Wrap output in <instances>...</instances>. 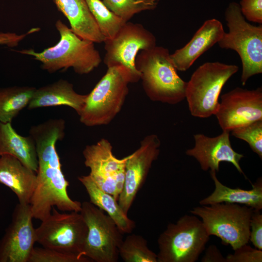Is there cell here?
<instances>
[{
	"label": "cell",
	"instance_id": "obj_28",
	"mask_svg": "<svg viewBox=\"0 0 262 262\" xmlns=\"http://www.w3.org/2000/svg\"><path fill=\"white\" fill-rule=\"evenodd\" d=\"M231 135L246 141L252 150L262 159V120L236 128Z\"/></svg>",
	"mask_w": 262,
	"mask_h": 262
},
{
	"label": "cell",
	"instance_id": "obj_7",
	"mask_svg": "<svg viewBox=\"0 0 262 262\" xmlns=\"http://www.w3.org/2000/svg\"><path fill=\"white\" fill-rule=\"evenodd\" d=\"M210 235L197 216L185 214L169 224L158 239V262H195Z\"/></svg>",
	"mask_w": 262,
	"mask_h": 262
},
{
	"label": "cell",
	"instance_id": "obj_32",
	"mask_svg": "<svg viewBox=\"0 0 262 262\" xmlns=\"http://www.w3.org/2000/svg\"><path fill=\"white\" fill-rule=\"evenodd\" d=\"M260 211L253 209L250 221L249 241L255 248L262 250V214Z\"/></svg>",
	"mask_w": 262,
	"mask_h": 262
},
{
	"label": "cell",
	"instance_id": "obj_13",
	"mask_svg": "<svg viewBox=\"0 0 262 262\" xmlns=\"http://www.w3.org/2000/svg\"><path fill=\"white\" fill-rule=\"evenodd\" d=\"M215 115L223 131L232 130L262 120V88L236 87L221 96Z\"/></svg>",
	"mask_w": 262,
	"mask_h": 262
},
{
	"label": "cell",
	"instance_id": "obj_31",
	"mask_svg": "<svg viewBox=\"0 0 262 262\" xmlns=\"http://www.w3.org/2000/svg\"><path fill=\"white\" fill-rule=\"evenodd\" d=\"M239 6L247 20L262 24V0H241Z\"/></svg>",
	"mask_w": 262,
	"mask_h": 262
},
{
	"label": "cell",
	"instance_id": "obj_11",
	"mask_svg": "<svg viewBox=\"0 0 262 262\" xmlns=\"http://www.w3.org/2000/svg\"><path fill=\"white\" fill-rule=\"evenodd\" d=\"M106 51L103 62L107 68L122 66L126 68L137 82L140 74L135 66V59L142 50L156 46L154 34L142 24L126 22L111 39L104 42Z\"/></svg>",
	"mask_w": 262,
	"mask_h": 262
},
{
	"label": "cell",
	"instance_id": "obj_30",
	"mask_svg": "<svg viewBox=\"0 0 262 262\" xmlns=\"http://www.w3.org/2000/svg\"><path fill=\"white\" fill-rule=\"evenodd\" d=\"M226 257L227 262H262V250L252 248L247 244L234 250Z\"/></svg>",
	"mask_w": 262,
	"mask_h": 262
},
{
	"label": "cell",
	"instance_id": "obj_1",
	"mask_svg": "<svg viewBox=\"0 0 262 262\" xmlns=\"http://www.w3.org/2000/svg\"><path fill=\"white\" fill-rule=\"evenodd\" d=\"M36 153V184L30 203L33 218L44 220L55 206L62 212H80L82 203L68 195L69 182L62 172L56 147L38 149Z\"/></svg>",
	"mask_w": 262,
	"mask_h": 262
},
{
	"label": "cell",
	"instance_id": "obj_6",
	"mask_svg": "<svg viewBox=\"0 0 262 262\" xmlns=\"http://www.w3.org/2000/svg\"><path fill=\"white\" fill-rule=\"evenodd\" d=\"M238 70L236 65L219 62L200 66L186 84L185 98L191 115L202 118L215 115L224 85Z\"/></svg>",
	"mask_w": 262,
	"mask_h": 262
},
{
	"label": "cell",
	"instance_id": "obj_15",
	"mask_svg": "<svg viewBox=\"0 0 262 262\" xmlns=\"http://www.w3.org/2000/svg\"><path fill=\"white\" fill-rule=\"evenodd\" d=\"M31 207L18 203L11 223L0 242V262H28L36 242Z\"/></svg>",
	"mask_w": 262,
	"mask_h": 262
},
{
	"label": "cell",
	"instance_id": "obj_26",
	"mask_svg": "<svg viewBox=\"0 0 262 262\" xmlns=\"http://www.w3.org/2000/svg\"><path fill=\"white\" fill-rule=\"evenodd\" d=\"M101 34L106 39H112L127 22L110 11L101 0H86Z\"/></svg>",
	"mask_w": 262,
	"mask_h": 262
},
{
	"label": "cell",
	"instance_id": "obj_18",
	"mask_svg": "<svg viewBox=\"0 0 262 262\" xmlns=\"http://www.w3.org/2000/svg\"><path fill=\"white\" fill-rule=\"evenodd\" d=\"M36 174L15 157L3 154L0 157V183L16 196L19 203L30 204L36 184Z\"/></svg>",
	"mask_w": 262,
	"mask_h": 262
},
{
	"label": "cell",
	"instance_id": "obj_20",
	"mask_svg": "<svg viewBox=\"0 0 262 262\" xmlns=\"http://www.w3.org/2000/svg\"><path fill=\"white\" fill-rule=\"evenodd\" d=\"M57 9L68 20L71 30L80 37L94 43L106 38L89 10L86 0H53Z\"/></svg>",
	"mask_w": 262,
	"mask_h": 262
},
{
	"label": "cell",
	"instance_id": "obj_21",
	"mask_svg": "<svg viewBox=\"0 0 262 262\" xmlns=\"http://www.w3.org/2000/svg\"><path fill=\"white\" fill-rule=\"evenodd\" d=\"M215 189L208 196L199 201L201 205L220 203H236L250 207L254 210L262 209V179L260 178L250 190L231 188L223 184L216 177V172L210 171Z\"/></svg>",
	"mask_w": 262,
	"mask_h": 262
},
{
	"label": "cell",
	"instance_id": "obj_33",
	"mask_svg": "<svg viewBox=\"0 0 262 262\" xmlns=\"http://www.w3.org/2000/svg\"><path fill=\"white\" fill-rule=\"evenodd\" d=\"M202 262H227L226 259L221 254L217 246L212 245L206 249L201 259Z\"/></svg>",
	"mask_w": 262,
	"mask_h": 262
},
{
	"label": "cell",
	"instance_id": "obj_14",
	"mask_svg": "<svg viewBox=\"0 0 262 262\" xmlns=\"http://www.w3.org/2000/svg\"><path fill=\"white\" fill-rule=\"evenodd\" d=\"M161 141L156 134L145 136L139 147L128 156L125 164V181L117 202L128 214L136 196L145 183L152 163L160 154Z\"/></svg>",
	"mask_w": 262,
	"mask_h": 262
},
{
	"label": "cell",
	"instance_id": "obj_5",
	"mask_svg": "<svg viewBox=\"0 0 262 262\" xmlns=\"http://www.w3.org/2000/svg\"><path fill=\"white\" fill-rule=\"evenodd\" d=\"M229 29L218 42L220 48L235 51L242 64L241 82L245 85L252 76L262 73V25L246 21L239 4L230 2L225 13Z\"/></svg>",
	"mask_w": 262,
	"mask_h": 262
},
{
	"label": "cell",
	"instance_id": "obj_9",
	"mask_svg": "<svg viewBox=\"0 0 262 262\" xmlns=\"http://www.w3.org/2000/svg\"><path fill=\"white\" fill-rule=\"evenodd\" d=\"M82 214L87 228L82 256L95 262H116L123 233L114 221L90 201L82 203Z\"/></svg>",
	"mask_w": 262,
	"mask_h": 262
},
{
	"label": "cell",
	"instance_id": "obj_29",
	"mask_svg": "<svg viewBox=\"0 0 262 262\" xmlns=\"http://www.w3.org/2000/svg\"><path fill=\"white\" fill-rule=\"evenodd\" d=\"M85 257L44 247H33L28 262H90Z\"/></svg>",
	"mask_w": 262,
	"mask_h": 262
},
{
	"label": "cell",
	"instance_id": "obj_17",
	"mask_svg": "<svg viewBox=\"0 0 262 262\" xmlns=\"http://www.w3.org/2000/svg\"><path fill=\"white\" fill-rule=\"evenodd\" d=\"M224 32L219 20L213 18L205 21L188 43L170 54L176 69L181 71L188 69L198 58L218 43Z\"/></svg>",
	"mask_w": 262,
	"mask_h": 262
},
{
	"label": "cell",
	"instance_id": "obj_2",
	"mask_svg": "<svg viewBox=\"0 0 262 262\" xmlns=\"http://www.w3.org/2000/svg\"><path fill=\"white\" fill-rule=\"evenodd\" d=\"M55 27L60 39L54 46L41 52L32 49L18 52L33 56L49 73L71 67L77 74H87L99 66L102 59L94 42L80 37L61 20L56 21Z\"/></svg>",
	"mask_w": 262,
	"mask_h": 262
},
{
	"label": "cell",
	"instance_id": "obj_24",
	"mask_svg": "<svg viewBox=\"0 0 262 262\" xmlns=\"http://www.w3.org/2000/svg\"><path fill=\"white\" fill-rule=\"evenodd\" d=\"M36 88L13 86L0 89V122L11 123L27 107Z\"/></svg>",
	"mask_w": 262,
	"mask_h": 262
},
{
	"label": "cell",
	"instance_id": "obj_22",
	"mask_svg": "<svg viewBox=\"0 0 262 262\" xmlns=\"http://www.w3.org/2000/svg\"><path fill=\"white\" fill-rule=\"evenodd\" d=\"M12 155L24 165L35 173L38 167V161L35 144L29 135L23 136L13 128L11 123L0 122V156Z\"/></svg>",
	"mask_w": 262,
	"mask_h": 262
},
{
	"label": "cell",
	"instance_id": "obj_16",
	"mask_svg": "<svg viewBox=\"0 0 262 262\" xmlns=\"http://www.w3.org/2000/svg\"><path fill=\"white\" fill-rule=\"evenodd\" d=\"M194 147L186 150L185 153L196 159L202 170L218 172L220 163L226 162L232 164L246 177L240 165L244 156L232 148L229 131H223L222 133L214 137L198 133L194 135Z\"/></svg>",
	"mask_w": 262,
	"mask_h": 262
},
{
	"label": "cell",
	"instance_id": "obj_3",
	"mask_svg": "<svg viewBox=\"0 0 262 262\" xmlns=\"http://www.w3.org/2000/svg\"><path fill=\"white\" fill-rule=\"evenodd\" d=\"M167 49L156 46L135 59L143 90L153 101L177 104L185 98L187 82L178 75Z\"/></svg>",
	"mask_w": 262,
	"mask_h": 262
},
{
	"label": "cell",
	"instance_id": "obj_23",
	"mask_svg": "<svg viewBox=\"0 0 262 262\" xmlns=\"http://www.w3.org/2000/svg\"><path fill=\"white\" fill-rule=\"evenodd\" d=\"M78 179L85 187L90 202L108 215L123 234L131 233L135 227V223L123 212L117 200L98 187L88 175L80 176Z\"/></svg>",
	"mask_w": 262,
	"mask_h": 262
},
{
	"label": "cell",
	"instance_id": "obj_34",
	"mask_svg": "<svg viewBox=\"0 0 262 262\" xmlns=\"http://www.w3.org/2000/svg\"><path fill=\"white\" fill-rule=\"evenodd\" d=\"M29 33L21 35H18L14 33H0V44H5L9 46L16 45L18 42L22 39Z\"/></svg>",
	"mask_w": 262,
	"mask_h": 262
},
{
	"label": "cell",
	"instance_id": "obj_27",
	"mask_svg": "<svg viewBox=\"0 0 262 262\" xmlns=\"http://www.w3.org/2000/svg\"><path fill=\"white\" fill-rule=\"evenodd\" d=\"M112 12L129 21L135 14L142 11L154 10L160 0H101Z\"/></svg>",
	"mask_w": 262,
	"mask_h": 262
},
{
	"label": "cell",
	"instance_id": "obj_19",
	"mask_svg": "<svg viewBox=\"0 0 262 262\" xmlns=\"http://www.w3.org/2000/svg\"><path fill=\"white\" fill-rule=\"evenodd\" d=\"M87 95H81L74 89L66 80L58 81L36 88L28 106L29 110L57 106H66L73 109L78 115L84 106Z\"/></svg>",
	"mask_w": 262,
	"mask_h": 262
},
{
	"label": "cell",
	"instance_id": "obj_12",
	"mask_svg": "<svg viewBox=\"0 0 262 262\" xmlns=\"http://www.w3.org/2000/svg\"><path fill=\"white\" fill-rule=\"evenodd\" d=\"M82 154L84 164L90 170L88 175L98 187L117 200L124 187L128 156L122 159L115 157L111 144L104 138L86 146Z\"/></svg>",
	"mask_w": 262,
	"mask_h": 262
},
{
	"label": "cell",
	"instance_id": "obj_25",
	"mask_svg": "<svg viewBox=\"0 0 262 262\" xmlns=\"http://www.w3.org/2000/svg\"><path fill=\"white\" fill-rule=\"evenodd\" d=\"M119 255L125 262H158L157 254L149 249L142 236L131 234L123 239Z\"/></svg>",
	"mask_w": 262,
	"mask_h": 262
},
{
	"label": "cell",
	"instance_id": "obj_10",
	"mask_svg": "<svg viewBox=\"0 0 262 262\" xmlns=\"http://www.w3.org/2000/svg\"><path fill=\"white\" fill-rule=\"evenodd\" d=\"M87 232L80 212L61 213L53 207L49 215L35 229L36 242L45 248L84 257L82 252Z\"/></svg>",
	"mask_w": 262,
	"mask_h": 262
},
{
	"label": "cell",
	"instance_id": "obj_4",
	"mask_svg": "<svg viewBox=\"0 0 262 262\" xmlns=\"http://www.w3.org/2000/svg\"><path fill=\"white\" fill-rule=\"evenodd\" d=\"M93 89L87 95L79 115L80 122L87 127L109 124L121 111L129 93L130 83L136 81L122 66L107 68Z\"/></svg>",
	"mask_w": 262,
	"mask_h": 262
},
{
	"label": "cell",
	"instance_id": "obj_8",
	"mask_svg": "<svg viewBox=\"0 0 262 262\" xmlns=\"http://www.w3.org/2000/svg\"><path fill=\"white\" fill-rule=\"evenodd\" d=\"M253 211L246 205L220 203L196 207L190 213L201 219L210 236H217L234 250L249 241Z\"/></svg>",
	"mask_w": 262,
	"mask_h": 262
}]
</instances>
